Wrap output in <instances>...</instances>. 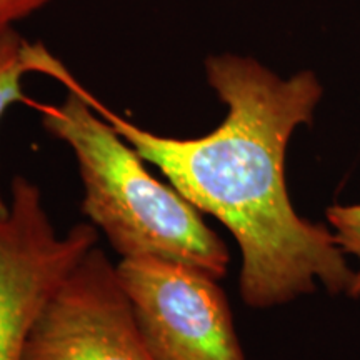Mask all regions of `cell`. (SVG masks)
I'll list each match as a JSON object with an SVG mask.
<instances>
[{
  "label": "cell",
  "mask_w": 360,
  "mask_h": 360,
  "mask_svg": "<svg viewBox=\"0 0 360 360\" xmlns=\"http://www.w3.org/2000/svg\"><path fill=\"white\" fill-rule=\"evenodd\" d=\"M207 82L227 105L212 132L165 137L135 125L85 89L94 110L202 214L212 215L240 249V297L270 309L322 283L347 294L354 270L334 233L295 212L285 184V154L299 125L312 124L322 97L314 72L282 79L255 58L210 56Z\"/></svg>",
  "instance_id": "1"
},
{
  "label": "cell",
  "mask_w": 360,
  "mask_h": 360,
  "mask_svg": "<svg viewBox=\"0 0 360 360\" xmlns=\"http://www.w3.org/2000/svg\"><path fill=\"white\" fill-rule=\"evenodd\" d=\"M65 85L58 105H39L45 130L65 142L84 184L82 212L122 259L155 257L227 274L231 254L202 212L146 169L135 148L90 107L85 89L58 58L47 74Z\"/></svg>",
  "instance_id": "2"
},
{
  "label": "cell",
  "mask_w": 360,
  "mask_h": 360,
  "mask_svg": "<svg viewBox=\"0 0 360 360\" xmlns=\"http://www.w3.org/2000/svg\"><path fill=\"white\" fill-rule=\"evenodd\" d=\"M97 240L89 224L58 236L40 188L22 175L12 180L11 200H0V360H24L45 304Z\"/></svg>",
  "instance_id": "3"
},
{
  "label": "cell",
  "mask_w": 360,
  "mask_h": 360,
  "mask_svg": "<svg viewBox=\"0 0 360 360\" xmlns=\"http://www.w3.org/2000/svg\"><path fill=\"white\" fill-rule=\"evenodd\" d=\"M117 272L157 360H245L219 278L155 257L122 259Z\"/></svg>",
  "instance_id": "4"
},
{
  "label": "cell",
  "mask_w": 360,
  "mask_h": 360,
  "mask_svg": "<svg viewBox=\"0 0 360 360\" xmlns=\"http://www.w3.org/2000/svg\"><path fill=\"white\" fill-rule=\"evenodd\" d=\"M24 360H157L117 265L97 245L45 304L27 339Z\"/></svg>",
  "instance_id": "5"
},
{
  "label": "cell",
  "mask_w": 360,
  "mask_h": 360,
  "mask_svg": "<svg viewBox=\"0 0 360 360\" xmlns=\"http://www.w3.org/2000/svg\"><path fill=\"white\" fill-rule=\"evenodd\" d=\"M47 52L42 44L27 42L13 29L0 39V119L13 103L27 101L22 80L42 72Z\"/></svg>",
  "instance_id": "6"
},
{
  "label": "cell",
  "mask_w": 360,
  "mask_h": 360,
  "mask_svg": "<svg viewBox=\"0 0 360 360\" xmlns=\"http://www.w3.org/2000/svg\"><path fill=\"white\" fill-rule=\"evenodd\" d=\"M326 217L342 252L345 255H354L359 260V269L354 270L352 282L345 295L350 299H360V204L330 205Z\"/></svg>",
  "instance_id": "7"
},
{
  "label": "cell",
  "mask_w": 360,
  "mask_h": 360,
  "mask_svg": "<svg viewBox=\"0 0 360 360\" xmlns=\"http://www.w3.org/2000/svg\"><path fill=\"white\" fill-rule=\"evenodd\" d=\"M52 0H0V39L11 32L15 22L24 20Z\"/></svg>",
  "instance_id": "8"
}]
</instances>
